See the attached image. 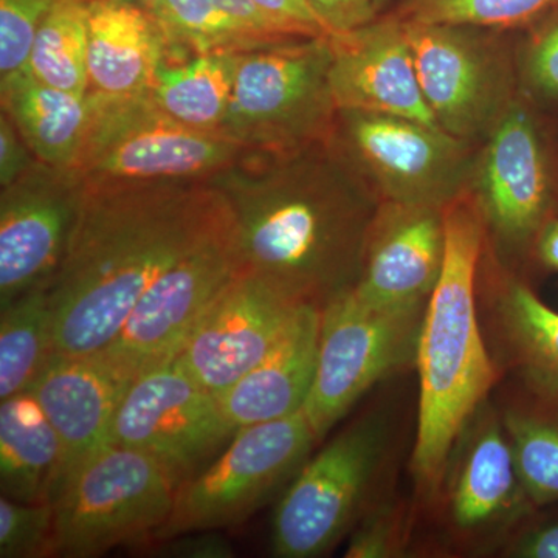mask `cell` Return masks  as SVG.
I'll list each match as a JSON object with an SVG mask.
<instances>
[{
	"instance_id": "23",
	"label": "cell",
	"mask_w": 558,
	"mask_h": 558,
	"mask_svg": "<svg viewBox=\"0 0 558 558\" xmlns=\"http://www.w3.org/2000/svg\"><path fill=\"white\" fill-rule=\"evenodd\" d=\"M0 100L2 112L13 121L36 159L72 168L86 130L87 95L58 89L25 70L0 80Z\"/></svg>"
},
{
	"instance_id": "24",
	"label": "cell",
	"mask_w": 558,
	"mask_h": 558,
	"mask_svg": "<svg viewBox=\"0 0 558 558\" xmlns=\"http://www.w3.org/2000/svg\"><path fill=\"white\" fill-rule=\"evenodd\" d=\"M61 442L31 391L0 405V490L21 502H53Z\"/></svg>"
},
{
	"instance_id": "18",
	"label": "cell",
	"mask_w": 558,
	"mask_h": 558,
	"mask_svg": "<svg viewBox=\"0 0 558 558\" xmlns=\"http://www.w3.org/2000/svg\"><path fill=\"white\" fill-rule=\"evenodd\" d=\"M446 253L444 209L389 204L371 229L355 293L387 310L425 311Z\"/></svg>"
},
{
	"instance_id": "13",
	"label": "cell",
	"mask_w": 558,
	"mask_h": 558,
	"mask_svg": "<svg viewBox=\"0 0 558 558\" xmlns=\"http://www.w3.org/2000/svg\"><path fill=\"white\" fill-rule=\"evenodd\" d=\"M86 183L73 168L35 165L0 191V307L49 286L68 253Z\"/></svg>"
},
{
	"instance_id": "6",
	"label": "cell",
	"mask_w": 558,
	"mask_h": 558,
	"mask_svg": "<svg viewBox=\"0 0 558 558\" xmlns=\"http://www.w3.org/2000/svg\"><path fill=\"white\" fill-rule=\"evenodd\" d=\"M175 486L148 454L109 446L54 499L58 557L94 558L150 542L174 509Z\"/></svg>"
},
{
	"instance_id": "36",
	"label": "cell",
	"mask_w": 558,
	"mask_h": 558,
	"mask_svg": "<svg viewBox=\"0 0 558 558\" xmlns=\"http://www.w3.org/2000/svg\"><path fill=\"white\" fill-rule=\"evenodd\" d=\"M159 545L145 543L138 546L143 553H153L157 557L174 558H230L234 557L233 546L218 531L190 532L178 537L157 539Z\"/></svg>"
},
{
	"instance_id": "31",
	"label": "cell",
	"mask_w": 558,
	"mask_h": 558,
	"mask_svg": "<svg viewBox=\"0 0 558 558\" xmlns=\"http://www.w3.org/2000/svg\"><path fill=\"white\" fill-rule=\"evenodd\" d=\"M558 0H403L407 20L453 27H510L553 13Z\"/></svg>"
},
{
	"instance_id": "34",
	"label": "cell",
	"mask_w": 558,
	"mask_h": 558,
	"mask_svg": "<svg viewBox=\"0 0 558 558\" xmlns=\"http://www.w3.org/2000/svg\"><path fill=\"white\" fill-rule=\"evenodd\" d=\"M400 515L395 509H377L363 519L355 529L344 557L387 558L396 557L402 550Z\"/></svg>"
},
{
	"instance_id": "39",
	"label": "cell",
	"mask_w": 558,
	"mask_h": 558,
	"mask_svg": "<svg viewBox=\"0 0 558 558\" xmlns=\"http://www.w3.org/2000/svg\"><path fill=\"white\" fill-rule=\"evenodd\" d=\"M35 154L7 113L0 117V189L9 186L36 163Z\"/></svg>"
},
{
	"instance_id": "20",
	"label": "cell",
	"mask_w": 558,
	"mask_h": 558,
	"mask_svg": "<svg viewBox=\"0 0 558 558\" xmlns=\"http://www.w3.org/2000/svg\"><path fill=\"white\" fill-rule=\"evenodd\" d=\"M322 307L303 304L269 354L219 396L234 428L303 411L317 368Z\"/></svg>"
},
{
	"instance_id": "9",
	"label": "cell",
	"mask_w": 558,
	"mask_h": 558,
	"mask_svg": "<svg viewBox=\"0 0 558 558\" xmlns=\"http://www.w3.org/2000/svg\"><path fill=\"white\" fill-rule=\"evenodd\" d=\"M333 137L389 204L444 209L475 174L468 142L421 121L339 110Z\"/></svg>"
},
{
	"instance_id": "27",
	"label": "cell",
	"mask_w": 558,
	"mask_h": 558,
	"mask_svg": "<svg viewBox=\"0 0 558 558\" xmlns=\"http://www.w3.org/2000/svg\"><path fill=\"white\" fill-rule=\"evenodd\" d=\"M53 349L49 286L0 307V399L28 391Z\"/></svg>"
},
{
	"instance_id": "26",
	"label": "cell",
	"mask_w": 558,
	"mask_h": 558,
	"mask_svg": "<svg viewBox=\"0 0 558 558\" xmlns=\"http://www.w3.org/2000/svg\"><path fill=\"white\" fill-rule=\"evenodd\" d=\"M510 354L543 402L558 407V312L521 282H510L499 301Z\"/></svg>"
},
{
	"instance_id": "8",
	"label": "cell",
	"mask_w": 558,
	"mask_h": 558,
	"mask_svg": "<svg viewBox=\"0 0 558 558\" xmlns=\"http://www.w3.org/2000/svg\"><path fill=\"white\" fill-rule=\"evenodd\" d=\"M424 312L373 306L354 289L323 307L317 368L303 409L317 440L377 381L416 359Z\"/></svg>"
},
{
	"instance_id": "44",
	"label": "cell",
	"mask_w": 558,
	"mask_h": 558,
	"mask_svg": "<svg viewBox=\"0 0 558 558\" xmlns=\"http://www.w3.org/2000/svg\"><path fill=\"white\" fill-rule=\"evenodd\" d=\"M377 2H379V5H380L381 0H377Z\"/></svg>"
},
{
	"instance_id": "12",
	"label": "cell",
	"mask_w": 558,
	"mask_h": 558,
	"mask_svg": "<svg viewBox=\"0 0 558 558\" xmlns=\"http://www.w3.org/2000/svg\"><path fill=\"white\" fill-rule=\"evenodd\" d=\"M241 269L233 223L175 263L143 293L101 357L130 380L171 362L211 301Z\"/></svg>"
},
{
	"instance_id": "7",
	"label": "cell",
	"mask_w": 558,
	"mask_h": 558,
	"mask_svg": "<svg viewBox=\"0 0 558 558\" xmlns=\"http://www.w3.org/2000/svg\"><path fill=\"white\" fill-rule=\"evenodd\" d=\"M315 442L303 411L238 429L207 469L175 488L170 519L150 542L247 520L296 476Z\"/></svg>"
},
{
	"instance_id": "21",
	"label": "cell",
	"mask_w": 558,
	"mask_h": 558,
	"mask_svg": "<svg viewBox=\"0 0 558 558\" xmlns=\"http://www.w3.org/2000/svg\"><path fill=\"white\" fill-rule=\"evenodd\" d=\"M89 92H148L167 61V35L153 11L132 0H86Z\"/></svg>"
},
{
	"instance_id": "37",
	"label": "cell",
	"mask_w": 558,
	"mask_h": 558,
	"mask_svg": "<svg viewBox=\"0 0 558 558\" xmlns=\"http://www.w3.org/2000/svg\"><path fill=\"white\" fill-rule=\"evenodd\" d=\"M215 2L238 24L247 28L252 35H255L263 43L274 44L295 38H315V36L301 35L289 25L275 20L271 14L260 9L258 3L253 2V0H215Z\"/></svg>"
},
{
	"instance_id": "40",
	"label": "cell",
	"mask_w": 558,
	"mask_h": 558,
	"mask_svg": "<svg viewBox=\"0 0 558 558\" xmlns=\"http://www.w3.org/2000/svg\"><path fill=\"white\" fill-rule=\"evenodd\" d=\"M253 2L258 3L260 9L271 14L275 20L289 25L301 35L333 38L332 32L318 16L310 0H253Z\"/></svg>"
},
{
	"instance_id": "25",
	"label": "cell",
	"mask_w": 558,
	"mask_h": 558,
	"mask_svg": "<svg viewBox=\"0 0 558 558\" xmlns=\"http://www.w3.org/2000/svg\"><path fill=\"white\" fill-rule=\"evenodd\" d=\"M238 60V51H216L180 62L165 61L149 94L168 116L191 130L223 134Z\"/></svg>"
},
{
	"instance_id": "22",
	"label": "cell",
	"mask_w": 558,
	"mask_h": 558,
	"mask_svg": "<svg viewBox=\"0 0 558 558\" xmlns=\"http://www.w3.org/2000/svg\"><path fill=\"white\" fill-rule=\"evenodd\" d=\"M529 501L505 425L487 416L476 422L462 447L449 492L454 526L480 532L519 517Z\"/></svg>"
},
{
	"instance_id": "42",
	"label": "cell",
	"mask_w": 558,
	"mask_h": 558,
	"mask_svg": "<svg viewBox=\"0 0 558 558\" xmlns=\"http://www.w3.org/2000/svg\"><path fill=\"white\" fill-rule=\"evenodd\" d=\"M537 252L546 267L558 271V219H550L539 231Z\"/></svg>"
},
{
	"instance_id": "2",
	"label": "cell",
	"mask_w": 558,
	"mask_h": 558,
	"mask_svg": "<svg viewBox=\"0 0 558 558\" xmlns=\"http://www.w3.org/2000/svg\"><path fill=\"white\" fill-rule=\"evenodd\" d=\"M209 183L233 213L242 269L322 310L355 288L379 205L336 137L250 153Z\"/></svg>"
},
{
	"instance_id": "35",
	"label": "cell",
	"mask_w": 558,
	"mask_h": 558,
	"mask_svg": "<svg viewBox=\"0 0 558 558\" xmlns=\"http://www.w3.org/2000/svg\"><path fill=\"white\" fill-rule=\"evenodd\" d=\"M524 73L531 89L543 98H558V7L553 20L532 39L524 58Z\"/></svg>"
},
{
	"instance_id": "16",
	"label": "cell",
	"mask_w": 558,
	"mask_h": 558,
	"mask_svg": "<svg viewBox=\"0 0 558 558\" xmlns=\"http://www.w3.org/2000/svg\"><path fill=\"white\" fill-rule=\"evenodd\" d=\"M473 178L484 220L502 241L537 240L550 220L556 180L545 138L526 106L510 101L488 132Z\"/></svg>"
},
{
	"instance_id": "14",
	"label": "cell",
	"mask_w": 558,
	"mask_h": 558,
	"mask_svg": "<svg viewBox=\"0 0 558 558\" xmlns=\"http://www.w3.org/2000/svg\"><path fill=\"white\" fill-rule=\"evenodd\" d=\"M303 304L241 269L211 301L174 360L219 398L269 354Z\"/></svg>"
},
{
	"instance_id": "10",
	"label": "cell",
	"mask_w": 558,
	"mask_h": 558,
	"mask_svg": "<svg viewBox=\"0 0 558 558\" xmlns=\"http://www.w3.org/2000/svg\"><path fill=\"white\" fill-rule=\"evenodd\" d=\"M236 432L218 396L171 360L131 381L113 418L112 444L148 454L178 488L207 469Z\"/></svg>"
},
{
	"instance_id": "15",
	"label": "cell",
	"mask_w": 558,
	"mask_h": 558,
	"mask_svg": "<svg viewBox=\"0 0 558 558\" xmlns=\"http://www.w3.org/2000/svg\"><path fill=\"white\" fill-rule=\"evenodd\" d=\"M403 24L422 94L439 128L464 142L488 134L510 105L498 58L462 27Z\"/></svg>"
},
{
	"instance_id": "28",
	"label": "cell",
	"mask_w": 558,
	"mask_h": 558,
	"mask_svg": "<svg viewBox=\"0 0 558 558\" xmlns=\"http://www.w3.org/2000/svg\"><path fill=\"white\" fill-rule=\"evenodd\" d=\"M87 53L86 0H58L36 33L28 70L36 78L58 89L87 95Z\"/></svg>"
},
{
	"instance_id": "3",
	"label": "cell",
	"mask_w": 558,
	"mask_h": 558,
	"mask_svg": "<svg viewBox=\"0 0 558 558\" xmlns=\"http://www.w3.org/2000/svg\"><path fill=\"white\" fill-rule=\"evenodd\" d=\"M444 226L442 270L416 349L421 396L411 469L428 497L439 490L454 444L497 379L476 315V271L486 231L476 197L464 194L447 205Z\"/></svg>"
},
{
	"instance_id": "38",
	"label": "cell",
	"mask_w": 558,
	"mask_h": 558,
	"mask_svg": "<svg viewBox=\"0 0 558 558\" xmlns=\"http://www.w3.org/2000/svg\"><path fill=\"white\" fill-rule=\"evenodd\" d=\"M310 3L333 38L371 24L379 9L377 0H310Z\"/></svg>"
},
{
	"instance_id": "29",
	"label": "cell",
	"mask_w": 558,
	"mask_h": 558,
	"mask_svg": "<svg viewBox=\"0 0 558 558\" xmlns=\"http://www.w3.org/2000/svg\"><path fill=\"white\" fill-rule=\"evenodd\" d=\"M167 35V61H179V51L190 57L241 51L267 46L230 17L215 0H159L150 10ZM172 62V61H171Z\"/></svg>"
},
{
	"instance_id": "19",
	"label": "cell",
	"mask_w": 558,
	"mask_h": 558,
	"mask_svg": "<svg viewBox=\"0 0 558 558\" xmlns=\"http://www.w3.org/2000/svg\"><path fill=\"white\" fill-rule=\"evenodd\" d=\"M330 43V89L337 109L439 126L422 94L403 21L371 22Z\"/></svg>"
},
{
	"instance_id": "1",
	"label": "cell",
	"mask_w": 558,
	"mask_h": 558,
	"mask_svg": "<svg viewBox=\"0 0 558 558\" xmlns=\"http://www.w3.org/2000/svg\"><path fill=\"white\" fill-rule=\"evenodd\" d=\"M233 223L229 202L207 180L86 185L49 284L51 355L100 354L165 271Z\"/></svg>"
},
{
	"instance_id": "33",
	"label": "cell",
	"mask_w": 558,
	"mask_h": 558,
	"mask_svg": "<svg viewBox=\"0 0 558 558\" xmlns=\"http://www.w3.org/2000/svg\"><path fill=\"white\" fill-rule=\"evenodd\" d=\"M58 0H0V80L28 70L36 33Z\"/></svg>"
},
{
	"instance_id": "4",
	"label": "cell",
	"mask_w": 558,
	"mask_h": 558,
	"mask_svg": "<svg viewBox=\"0 0 558 558\" xmlns=\"http://www.w3.org/2000/svg\"><path fill=\"white\" fill-rule=\"evenodd\" d=\"M89 112L72 168L86 185L215 178L248 150L223 134L191 130L148 92L87 94Z\"/></svg>"
},
{
	"instance_id": "30",
	"label": "cell",
	"mask_w": 558,
	"mask_h": 558,
	"mask_svg": "<svg viewBox=\"0 0 558 558\" xmlns=\"http://www.w3.org/2000/svg\"><path fill=\"white\" fill-rule=\"evenodd\" d=\"M512 410L502 425L532 506L558 501V407Z\"/></svg>"
},
{
	"instance_id": "41",
	"label": "cell",
	"mask_w": 558,
	"mask_h": 558,
	"mask_svg": "<svg viewBox=\"0 0 558 558\" xmlns=\"http://www.w3.org/2000/svg\"><path fill=\"white\" fill-rule=\"evenodd\" d=\"M510 556L558 558V521L539 524V526L524 532L510 548Z\"/></svg>"
},
{
	"instance_id": "11",
	"label": "cell",
	"mask_w": 558,
	"mask_h": 558,
	"mask_svg": "<svg viewBox=\"0 0 558 558\" xmlns=\"http://www.w3.org/2000/svg\"><path fill=\"white\" fill-rule=\"evenodd\" d=\"M384 446L379 422L365 418L306 462L275 510L271 553L312 558L332 549L368 494Z\"/></svg>"
},
{
	"instance_id": "32",
	"label": "cell",
	"mask_w": 558,
	"mask_h": 558,
	"mask_svg": "<svg viewBox=\"0 0 558 558\" xmlns=\"http://www.w3.org/2000/svg\"><path fill=\"white\" fill-rule=\"evenodd\" d=\"M49 557H58L53 502L0 498V558Z\"/></svg>"
},
{
	"instance_id": "43",
	"label": "cell",
	"mask_w": 558,
	"mask_h": 558,
	"mask_svg": "<svg viewBox=\"0 0 558 558\" xmlns=\"http://www.w3.org/2000/svg\"><path fill=\"white\" fill-rule=\"evenodd\" d=\"M132 2L140 3V5L145 7V9L153 10L154 5H156L159 0H132Z\"/></svg>"
},
{
	"instance_id": "5",
	"label": "cell",
	"mask_w": 558,
	"mask_h": 558,
	"mask_svg": "<svg viewBox=\"0 0 558 558\" xmlns=\"http://www.w3.org/2000/svg\"><path fill=\"white\" fill-rule=\"evenodd\" d=\"M330 36L241 51L223 134L248 153L289 154L336 135Z\"/></svg>"
},
{
	"instance_id": "17",
	"label": "cell",
	"mask_w": 558,
	"mask_h": 558,
	"mask_svg": "<svg viewBox=\"0 0 558 558\" xmlns=\"http://www.w3.org/2000/svg\"><path fill=\"white\" fill-rule=\"evenodd\" d=\"M132 380L121 376L100 354L87 357L51 355L28 391L38 400L61 442V465L53 501L81 470L112 446V425Z\"/></svg>"
}]
</instances>
